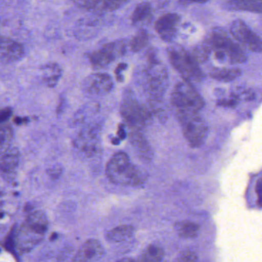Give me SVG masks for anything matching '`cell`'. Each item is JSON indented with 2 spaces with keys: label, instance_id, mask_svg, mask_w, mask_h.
Returning <instances> with one entry per match:
<instances>
[{
  "label": "cell",
  "instance_id": "cell-11",
  "mask_svg": "<svg viewBox=\"0 0 262 262\" xmlns=\"http://www.w3.org/2000/svg\"><path fill=\"white\" fill-rule=\"evenodd\" d=\"M180 16L176 13H167L156 22L155 29L162 39L170 42L175 37Z\"/></svg>",
  "mask_w": 262,
  "mask_h": 262
},
{
  "label": "cell",
  "instance_id": "cell-9",
  "mask_svg": "<svg viewBox=\"0 0 262 262\" xmlns=\"http://www.w3.org/2000/svg\"><path fill=\"white\" fill-rule=\"evenodd\" d=\"M114 83L108 74H93L87 77L82 85L83 91L92 96H101L112 91Z\"/></svg>",
  "mask_w": 262,
  "mask_h": 262
},
{
  "label": "cell",
  "instance_id": "cell-2",
  "mask_svg": "<svg viewBox=\"0 0 262 262\" xmlns=\"http://www.w3.org/2000/svg\"><path fill=\"white\" fill-rule=\"evenodd\" d=\"M177 116L189 146L193 148L203 146L207 138L209 128L199 112H177Z\"/></svg>",
  "mask_w": 262,
  "mask_h": 262
},
{
  "label": "cell",
  "instance_id": "cell-25",
  "mask_svg": "<svg viewBox=\"0 0 262 262\" xmlns=\"http://www.w3.org/2000/svg\"><path fill=\"white\" fill-rule=\"evenodd\" d=\"M178 261H198V257L195 252L192 251H185L180 254V256L177 258Z\"/></svg>",
  "mask_w": 262,
  "mask_h": 262
},
{
  "label": "cell",
  "instance_id": "cell-31",
  "mask_svg": "<svg viewBox=\"0 0 262 262\" xmlns=\"http://www.w3.org/2000/svg\"><path fill=\"white\" fill-rule=\"evenodd\" d=\"M189 1L194 2V3H203L209 1V0H189Z\"/></svg>",
  "mask_w": 262,
  "mask_h": 262
},
{
  "label": "cell",
  "instance_id": "cell-29",
  "mask_svg": "<svg viewBox=\"0 0 262 262\" xmlns=\"http://www.w3.org/2000/svg\"><path fill=\"white\" fill-rule=\"evenodd\" d=\"M256 192L258 195V205L262 207V178L257 182Z\"/></svg>",
  "mask_w": 262,
  "mask_h": 262
},
{
  "label": "cell",
  "instance_id": "cell-1",
  "mask_svg": "<svg viewBox=\"0 0 262 262\" xmlns=\"http://www.w3.org/2000/svg\"><path fill=\"white\" fill-rule=\"evenodd\" d=\"M106 174L112 183L118 186L140 187L147 180V172L130 163L125 152L115 154L106 167Z\"/></svg>",
  "mask_w": 262,
  "mask_h": 262
},
{
  "label": "cell",
  "instance_id": "cell-3",
  "mask_svg": "<svg viewBox=\"0 0 262 262\" xmlns=\"http://www.w3.org/2000/svg\"><path fill=\"white\" fill-rule=\"evenodd\" d=\"M171 103L177 112H200L205 105L204 100L190 82L184 79L172 91Z\"/></svg>",
  "mask_w": 262,
  "mask_h": 262
},
{
  "label": "cell",
  "instance_id": "cell-7",
  "mask_svg": "<svg viewBox=\"0 0 262 262\" xmlns=\"http://www.w3.org/2000/svg\"><path fill=\"white\" fill-rule=\"evenodd\" d=\"M125 52L126 43L124 41L113 42L92 52L89 55V60L94 67H105L117 58L122 56Z\"/></svg>",
  "mask_w": 262,
  "mask_h": 262
},
{
  "label": "cell",
  "instance_id": "cell-28",
  "mask_svg": "<svg viewBox=\"0 0 262 262\" xmlns=\"http://www.w3.org/2000/svg\"><path fill=\"white\" fill-rule=\"evenodd\" d=\"M127 67V65L125 64V63H121V64L118 65L116 70H115V74H116V77L118 81H123L122 72L125 70Z\"/></svg>",
  "mask_w": 262,
  "mask_h": 262
},
{
  "label": "cell",
  "instance_id": "cell-22",
  "mask_svg": "<svg viewBox=\"0 0 262 262\" xmlns=\"http://www.w3.org/2000/svg\"><path fill=\"white\" fill-rule=\"evenodd\" d=\"M13 129L9 125L0 126V155L7 152L12 144Z\"/></svg>",
  "mask_w": 262,
  "mask_h": 262
},
{
  "label": "cell",
  "instance_id": "cell-26",
  "mask_svg": "<svg viewBox=\"0 0 262 262\" xmlns=\"http://www.w3.org/2000/svg\"><path fill=\"white\" fill-rule=\"evenodd\" d=\"M12 111L10 108H4L0 109V126L4 124L5 122L7 121L11 115H12Z\"/></svg>",
  "mask_w": 262,
  "mask_h": 262
},
{
  "label": "cell",
  "instance_id": "cell-19",
  "mask_svg": "<svg viewBox=\"0 0 262 262\" xmlns=\"http://www.w3.org/2000/svg\"><path fill=\"white\" fill-rule=\"evenodd\" d=\"M164 257V251L162 248L155 245L148 246L139 258L140 261H161Z\"/></svg>",
  "mask_w": 262,
  "mask_h": 262
},
{
  "label": "cell",
  "instance_id": "cell-12",
  "mask_svg": "<svg viewBox=\"0 0 262 262\" xmlns=\"http://www.w3.org/2000/svg\"><path fill=\"white\" fill-rule=\"evenodd\" d=\"M0 54L9 61H17L24 55V48L12 38L0 37Z\"/></svg>",
  "mask_w": 262,
  "mask_h": 262
},
{
  "label": "cell",
  "instance_id": "cell-14",
  "mask_svg": "<svg viewBox=\"0 0 262 262\" xmlns=\"http://www.w3.org/2000/svg\"><path fill=\"white\" fill-rule=\"evenodd\" d=\"M131 144L141 158L144 160H150L152 152L149 143L142 134L141 131L131 130L129 135Z\"/></svg>",
  "mask_w": 262,
  "mask_h": 262
},
{
  "label": "cell",
  "instance_id": "cell-6",
  "mask_svg": "<svg viewBox=\"0 0 262 262\" xmlns=\"http://www.w3.org/2000/svg\"><path fill=\"white\" fill-rule=\"evenodd\" d=\"M209 44L215 50L223 51L232 63H243L246 61V54L239 46L235 44L224 32H212Z\"/></svg>",
  "mask_w": 262,
  "mask_h": 262
},
{
  "label": "cell",
  "instance_id": "cell-10",
  "mask_svg": "<svg viewBox=\"0 0 262 262\" xmlns=\"http://www.w3.org/2000/svg\"><path fill=\"white\" fill-rule=\"evenodd\" d=\"M104 249L98 240L89 239L84 243L72 261L91 262L100 261L104 257Z\"/></svg>",
  "mask_w": 262,
  "mask_h": 262
},
{
  "label": "cell",
  "instance_id": "cell-5",
  "mask_svg": "<svg viewBox=\"0 0 262 262\" xmlns=\"http://www.w3.org/2000/svg\"><path fill=\"white\" fill-rule=\"evenodd\" d=\"M169 61L174 69L186 81H200L203 74L200 70L198 62L192 54L181 48H171L168 50Z\"/></svg>",
  "mask_w": 262,
  "mask_h": 262
},
{
  "label": "cell",
  "instance_id": "cell-23",
  "mask_svg": "<svg viewBox=\"0 0 262 262\" xmlns=\"http://www.w3.org/2000/svg\"><path fill=\"white\" fill-rule=\"evenodd\" d=\"M129 0H95V11L112 12L125 5Z\"/></svg>",
  "mask_w": 262,
  "mask_h": 262
},
{
  "label": "cell",
  "instance_id": "cell-24",
  "mask_svg": "<svg viewBox=\"0 0 262 262\" xmlns=\"http://www.w3.org/2000/svg\"><path fill=\"white\" fill-rule=\"evenodd\" d=\"M148 41H149L148 32L146 30L141 29L134 35L131 41V50L134 52H139L146 46Z\"/></svg>",
  "mask_w": 262,
  "mask_h": 262
},
{
  "label": "cell",
  "instance_id": "cell-18",
  "mask_svg": "<svg viewBox=\"0 0 262 262\" xmlns=\"http://www.w3.org/2000/svg\"><path fill=\"white\" fill-rule=\"evenodd\" d=\"M135 229L131 226H121L107 232V238L113 243H123L134 236Z\"/></svg>",
  "mask_w": 262,
  "mask_h": 262
},
{
  "label": "cell",
  "instance_id": "cell-15",
  "mask_svg": "<svg viewBox=\"0 0 262 262\" xmlns=\"http://www.w3.org/2000/svg\"><path fill=\"white\" fill-rule=\"evenodd\" d=\"M41 76L46 86L55 87L61 76V69L56 63H49L41 69Z\"/></svg>",
  "mask_w": 262,
  "mask_h": 262
},
{
  "label": "cell",
  "instance_id": "cell-21",
  "mask_svg": "<svg viewBox=\"0 0 262 262\" xmlns=\"http://www.w3.org/2000/svg\"><path fill=\"white\" fill-rule=\"evenodd\" d=\"M238 69H215L210 72L212 78L222 82H231L235 80L241 75Z\"/></svg>",
  "mask_w": 262,
  "mask_h": 262
},
{
  "label": "cell",
  "instance_id": "cell-27",
  "mask_svg": "<svg viewBox=\"0 0 262 262\" xmlns=\"http://www.w3.org/2000/svg\"><path fill=\"white\" fill-rule=\"evenodd\" d=\"M72 1L85 9H90V10L93 9L94 0H72Z\"/></svg>",
  "mask_w": 262,
  "mask_h": 262
},
{
  "label": "cell",
  "instance_id": "cell-4",
  "mask_svg": "<svg viewBox=\"0 0 262 262\" xmlns=\"http://www.w3.org/2000/svg\"><path fill=\"white\" fill-rule=\"evenodd\" d=\"M120 111L130 131H142L152 116L150 111L140 105L130 92L126 93L123 98Z\"/></svg>",
  "mask_w": 262,
  "mask_h": 262
},
{
  "label": "cell",
  "instance_id": "cell-20",
  "mask_svg": "<svg viewBox=\"0 0 262 262\" xmlns=\"http://www.w3.org/2000/svg\"><path fill=\"white\" fill-rule=\"evenodd\" d=\"M152 14V7L149 3L143 2L136 6L131 16V21L134 24L142 23L149 18Z\"/></svg>",
  "mask_w": 262,
  "mask_h": 262
},
{
  "label": "cell",
  "instance_id": "cell-8",
  "mask_svg": "<svg viewBox=\"0 0 262 262\" xmlns=\"http://www.w3.org/2000/svg\"><path fill=\"white\" fill-rule=\"evenodd\" d=\"M232 36L248 49L255 52L262 51V41L260 37L252 32L246 23L242 20L237 19L232 23L230 27Z\"/></svg>",
  "mask_w": 262,
  "mask_h": 262
},
{
  "label": "cell",
  "instance_id": "cell-13",
  "mask_svg": "<svg viewBox=\"0 0 262 262\" xmlns=\"http://www.w3.org/2000/svg\"><path fill=\"white\" fill-rule=\"evenodd\" d=\"M18 153L8 150L0 157V174L5 179L12 180L15 176L18 166Z\"/></svg>",
  "mask_w": 262,
  "mask_h": 262
},
{
  "label": "cell",
  "instance_id": "cell-16",
  "mask_svg": "<svg viewBox=\"0 0 262 262\" xmlns=\"http://www.w3.org/2000/svg\"><path fill=\"white\" fill-rule=\"evenodd\" d=\"M175 229L180 238L192 239L198 236L200 227L193 221H181L176 223Z\"/></svg>",
  "mask_w": 262,
  "mask_h": 262
},
{
  "label": "cell",
  "instance_id": "cell-17",
  "mask_svg": "<svg viewBox=\"0 0 262 262\" xmlns=\"http://www.w3.org/2000/svg\"><path fill=\"white\" fill-rule=\"evenodd\" d=\"M226 4L235 10L262 12V0H225Z\"/></svg>",
  "mask_w": 262,
  "mask_h": 262
},
{
  "label": "cell",
  "instance_id": "cell-30",
  "mask_svg": "<svg viewBox=\"0 0 262 262\" xmlns=\"http://www.w3.org/2000/svg\"><path fill=\"white\" fill-rule=\"evenodd\" d=\"M126 131L125 129H124V126L123 125H121L119 127V129H118V137H119L120 140L124 139L126 138Z\"/></svg>",
  "mask_w": 262,
  "mask_h": 262
}]
</instances>
